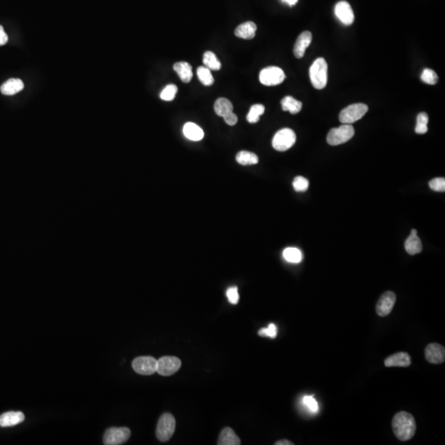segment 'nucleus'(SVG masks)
I'll use <instances>...</instances> for the list:
<instances>
[{"instance_id": "obj_1", "label": "nucleus", "mask_w": 445, "mask_h": 445, "mask_svg": "<svg viewBox=\"0 0 445 445\" xmlns=\"http://www.w3.org/2000/svg\"><path fill=\"white\" fill-rule=\"evenodd\" d=\"M393 433L401 441H407L415 436L417 431V424L414 417L407 412H398L393 417Z\"/></svg>"}, {"instance_id": "obj_2", "label": "nucleus", "mask_w": 445, "mask_h": 445, "mask_svg": "<svg viewBox=\"0 0 445 445\" xmlns=\"http://www.w3.org/2000/svg\"><path fill=\"white\" fill-rule=\"evenodd\" d=\"M310 79L316 89H323L327 83V63L323 58H318L309 69Z\"/></svg>"}, {"instance_id": "obj_3", "label": "nucleus", "mask_w": 445, "mask_h": 445, "mask_svg": "<svg viewBox=\"0 0 445 445\" xmlns=\"http://www.w3.org/2000/svg\"><path fill=\"white\" fill-rule=\"evenodd\" d=\"M354 135L355 130L351 125L343 124L338 128L331 129L327 135L326 141L330 146H340L350 141Z\"/></svg>"}, {"instance_id": "obj_4", "label": "nucleus", "mask_w": 445, "mask_h": 445, "mask_svg": "<svg viewBox=\"0 0 445 445\" xmlns=\"http://www.w3.org/2000/svg\"><path fill=\"white\" fill-rule=\"evenodd\" d=\"M176 421L172 415L165 413L160 417L156 429V436L161 442H167L173 436Z\"/></svg>"}, {"instance_id": "obj_5", "label": "nucleus", "mask_w": 445, "mask_h": 445, "mask_svg": "<svg viewBox=\"0 0 445 445\" xmlns=\"http://www.w3.org/2000/svg\"><path fill=\"white\" fill-rule=\"evenodd\" d=\"M368 110L369 107L364 103H355L348 106L340 112L339 120L342 124H352L361 119Z\"/></svg>"}, {"instance_id": "obj_6", "label": "nucleus", "mask_w": 445, "mask_h": 445, "mask_svg": "<svg viewBox=\"0 0 445 445\" xmlns=\"http://www.w3.org/2000/svg\"><path fill=\"white\" fill-rule=\"evenodd\" d=\"M296 135L293 130L289 128L282 129L275 135L272 140V146L275 149L284 152L290 149L296 144Z\"/></svg>"}, {"instance_id": "obj_7", "label": "nucleus", "mask_w": 445, "mask_h": 445, "mask_svg": "<svg viewBox=\"0 0 445 445\" xmlns=\"http://www.w3.org/2000/svg\"><path fill=\"white\" fill-rule=\"evenodd\" d=\"M259 79L263 85H279L286 79V74L279 67H267L260 73Z\"/></svg>"}, {"instance_id": "obj_8", "label": "nucleus", "mask_w": 445, "mask_h": 445, "mask_svg": "<svg viewBox=\"0 0 445 445\" xmlns=\"http://www.w3.org/2000/svg\"><path fill=\"white\" fill-rule=\"evenodd\" d=\"M131 431L127 427L110 428L106 431L103 442L106 445H120L125 444L131 437Z\"/></svg>"}, {"instance_id": "obj_9", "label": "nucleus", "mask_w": 445, "mask_h": 445, "mask_svg": "<svg viewBox=\"0 0 445 445\" xmlns=\"http://www.w3.org/2000/svg\"><path fill=\"white\" fill-rule=\"evenodd\" d=\"M132 367L137 374L151 375L157 372V360L151 356H141L134 360Z\"/></svg>"}, {"instance_id": "obj_10", "label": "nucleus", "mask_w": 445, "mask_h": 445, "mask_svg": "<svg viewBox=\"0 0 445 445\" xmlns=\"http://www.w3.org/2000/svg\"><path fill=\"white\" fill-rule=\"evenodd\" d=\"M181 360L175 356H163L157 360V372L162 376H171L178 371Z\"/></svg>"}, {"instance_id": "obj_11", "label": "nucleus", "mask_w": 445, "mask_h": 445, "mask_svg": "<svg viewBox=\"0 0 445 445\" xmlns=\"http://www.w3.org/2000/svg\"><path fill=\"white\" fill-rule=\"evenodd\" d=\"M396 300H397V297L393 292L388 291V292L383 294L376 305V312L378 315L380 317L388 316L392 312V310L395 305Z\"/></svg>"}, {"instance_id": "obj_12", "label": "nucleus", "mask_w": 445, "mask_h": 445, "mask_svg": "<svg viewBox=\"0 0 445 445\" xmlns=\"http://www.w3.org/2000/svg\"><path fill=\"white\" fill-rule=\"evenodd\" d=\"M425 355L426 360L431 364H442L445 360V346L438 343H431L426 346Z\"/></svg>"}, {"instance_id": "obj_13", "label": "nucleus", "mask_w": 445, "mask_h": 445, "mask_svg": "<svg viewBox=\"0 0 445 445\" xmlns=\"http://www.w3.org/2000/svg\"><path fill=\"white\" fill-rule=\"evenodd\" d=\"M335 13L339 20L346 26H350L354 22L355 15L352 7L346 1H340L335 7Z\"/></svg>"}, {"instance_id": "obj_14", "label": "nucleus", "mask_w": 445, "mask_h": 445, "mask_svg": "<svg viewBox=\"0 0 445 445\" xmlns=\"http://www.w3.org/2000/svg\"><path fill=\"white\" fill-rule=\"evenodd\" d=\"M312 33L308 31H305L300 34L296 41L294 47V54L297 59L303 57L305 51L312 42Z\"/></svg>"}, {"instance_id": "obj_15", "label": "nucleus", "mask_w": 445, "mask_h": 445, "mask_svg": "<svg viewBox=\"0 0 445 445\" xmlns=\"http://www.w3.org/2000/svg\"><path fill=\"white\" fill-rule=\"evenodd\" d=\"M422 241L417 236V231L416 229H412L409 237L405 242V249L407 253L410 255L419 254L422 252Z\"/></svg>"}, {"instance_id": "obj_16", "label": "nucleus", "mask_w": 445, "mask_h": 445, "mask_svg": "<svg viewBox=\"0 0 445 445\" xmlns=\"http://www.w3.org/2000/svg\"><path fill=\"white\" fill-rule=\"evenodd\" d=\"M412 364L411 356L406 352H398L386 359V367H409Z\"/></svg>"}, {"instance_id": "obj_17", "label": "nucleus", "mask_w": 445, "mask_h": 445, "mask_svg": "<svg viewBox=\"0 0 445 445\" xmlns=\"http://www.w3.org/2000/svg\"><path fill=\"white\" fill-rule=\"evenodd\" d=\"M25 420V416L21 412H5L0 416V426L11 427L20 424Z\"/></svg>"}, {"instance_id": "obj_18", "label": "nucleus", "mask_w": 445, "mask_h": 445, "mask_svg": "<svg viewBox=\"0 0 445 445\" xmlns=\"http://www.w3.org/2000/svg\"><path fill=\"white\" fill-rule=\"evenodd\" d=\"M256 31H257V25L253 21H246L235 29L234 33L236 36H238L239 38L251 40L254 38Z\"/></svg>"}, {"instance_id": "obj_19", "label": "nucleus", "mask_w": 445, "mask_h": 445, "mask_svg": "<svg viewBox=\"0 0 445 445\" xmlns=\"http://www.w3.org/2000/svg\"><path fill=\"white\" fill-rule=\"evenodd\" d=\"M24 88L23 82L19 79H10L0 87V91L3 95L12 96L19 93Z\"/></svg>"}, {"instance_id": "obj_20", "label": "nucleus", "mask_w": 445, "mask_h": 445, "mask_svg": "<svg viewBox=\"0 0 445 445\" xmlns=\"http://www.w3.org/2000/svg\"><path fill=\"white\" fill-rule=\"evenodd\" d=\"M183 134L186 138L192 141H201L205 136L202 129L192 122H187L185 124L183 127Z\"/></svg>"}, {"instance_id": "obj_21", "label": "nucleus", "mask_w": 445, "mask_h": 445, "mask_svg": "<svg viewBox=\"0 0 445 445\" xmlns=\"http://www.w3.org/2000/svg\"><path fill=\"white\" fill-rule=\"evenodd\" d=\"M217 445H241L240 439L238 438L235 432L231 428H225L221 431L219 441Z\"/></svg>"}, {"instance_id": "obj_22", "label": "nucleus", "mask_w": 445, "mask_h": 445, "mask_svg": "<svg viewBox=\"0 0 445 445\" xmlns=\"http://www.w3.org/2000/svg\"><path fill=\"white\" fill-rule=\"evenodd\" d=\"M173 69L183 83H190L193 77L192 67L187 62H177L173 65Z\"/></svg>"}, {"instance_id": "obj_23", "label": "nucleus", "mask_w": 445, "mask_h": 445, "mask_svg": "<svg viewBox=\"0 0 445 445\" xmlns=\"http://www.w3.org/2000/svg\"><path fill=\"white\" fill-rule=\"evenodd\" d=\"M281 107L285 112H291V114L296 115L301 111L302 104L293 97L286 96L281 100Z\"/></svg>"}, {"instance_id": "obj_24", "label": "nucleus", "mask_w": 445, "mask_h": 445, "mask_svg": "<svg viewBox=\"0 0 445 445\" xmlns=\"http://www.w3.org/2000/svg\"><path fill=\"white\" fill-rule=\"evenodd\" d=\"M214 112L219 117H224L230 112H233V106L227 98H220L214 103Z\"/></svg>"}, {"instance_id": "obj_25", "label": "nucleus", "mask_w": 445, "mask_h": 445, "mask_svg": "<svg viewBox=\"0 0 445 445\" xmlns=\"http://www.w3.org/2000/svg\"><path fill=\"white\" fill-rule=\"evenodd\" d=\"M236 160L239 164L243 166L257 164L259 162V158L257 154L248 151H241L236 156Z\"/></svg>"}, {"instance_id": "obj_26", "label": "nucleus", "mask_w": 445, "mask_h": 445, "mask_svg": "<svg viewBox=\"0 0 445 445\" xmlns=\"http://www.w3.org/2000/svg\"><path fill=\"white\" fill-rule=\"evenodd\" d=\"M203 63L206 68L212 70H219L221 68V63L212 51H206L204 54Z\"/></svg>"}, {"instance_id": "obj_27", "label": "nucleus", "mask_w": 445, "mask_h": 445, "mask_svg": "<svg viewBox=\"0 0 445 445\" xmlns=\"http://www.w3.org/2000/svg\"><path fill=\"white\" fill-rule=\"evenodd\" d=\"M283 257L286 261L291 263H299L302 259V254L296 248H287L284 250Z\"/></svg>"}, {"instance_id": "obj_28", "label": "nucleus", "mask_w": 445, "mask_h": 445, "mask_svg": "<svg viewBox=\"0 0 445 445\" xmlns=\"http://www.w3.org/2000/svg\"><path fill=\"white\" fill-rule=\"evenodd\" d=\"M198 79L200 83L205 86H211L214 84V78L210 72V69L206 67H199L197 69Z\"/></svg>"}, {"instance_id": "obj_29", "label": "nucleus", "mask_w": 445, "mask_h": 445, "mask_svg": "<svg viewBox=\"0 0 445 445\" xmlns=\"http://www.w3.org/2000/svg\"><path fill=\"white\" fill-rule=\"evenodd\" d=\"M264 112V106L262 104H255L251 107L250 112L247 116V120L249 123H257L259 122L260 117Z\"/></svg>"}, {"instance_id": "obj_30", "label": "nucleus", "mask_w": 445, "mask_h": 445, "mask_svg": "<svg viewBox=\"0 0 445 445\" xmlns=\"http://www.w3.org/2000/svg\"><path fill=\"white\" fill-rule=\"evenodd\" d=\"M417 127L415 129L416 133L419 134V135L426 134L428 131V127H427L429 122L428 115L426 114V112L420 113L417 116Z\"/></svg>"}, {"instance_id": "obj_31", "label": "nucleus", "mask_w": 445, "mask_h": 445, "mask_svg": "<svg viewBox=\"0 0 445 445\" xmlns=\"http://www.w3.org/2000/svg\"><path fill=\"white\" fill-rule=\"evenodd\" d=\"M177 93V87L174 84L166 86L164 89L160 93V98L163 101L171 102L173 100Z\"/></svg>"}, {"instance_id": "obj_32", "label": "nucleus", "mask_w": 445, "mask_h": 445, "mask_svg": "<svg viewBox=\"0 0 445 445\" xmlns=\"http://www.w3.org/2000/svg\"><path fill=\"white\" fill-rule=\"evenodd\" d=\"M422 81L430 85H435L438 82V75L431 69H424L421 76Z\"/></svg>"}, {"instance_id": "obj_33", "label": "nucleus", "mask_w": 445, "mask_h": 445, "mask_svg": "<svg viewBox=\"0 0 445 445\" xmlns=\"http://www.w3.org/2000/svg\"><path fill=\"white\" fill-rule=\"evenodd\" d=\"M308 186H309V182L303 176H296L295 180H294V188L297 192H303V191H307Z\"/></svg>"}, {"instance_id": "obj_34", "label": "nucleus", "mask_w": 445, "mask_h": 445, "mask_svg": "<svg viewBox=\"0 0 445 445\" xmlns=\"http://www.w3.org/2000/svg\"><path fill=\"white\" fill-rule=\"evenodd\" d=\"M429 186L433 191L439 192L445 191V179L444 177H437L429 182Z\"/></svg>"}, {"instance_id": "obj_35", "label": "nucleus", "mask_w": 445, "mask_h": 445, "mask_svg": "<svg viewBox=\"0 0 445 445\" xmlns=\"http://www.w3.org/2000/svg\"><path fill=\"white\" fill-rule=\"evenodd\" d=\"M258 334L261 336H267V337H271V338H276V335H277V327H276L275 324L271 323L267 328L261 329Z\"/></svg>"}, {"instance_id": "obj_36", "label": "nucleus", "mask_w": 445, "mask_h": 445, "mask_svg": "<svg viewBox=\"0 0 445 445\" xmlns=\"http://www.w3.org/2000/svg\"><path fill=\"white\" fill-rule=\"evenodd\" d=\"M302 402L311 412H317L318 411V404H317V401L315 400L314 398L311 396H305L302 399Z\"/></svg>"}, {"instance_id": "obj_37", "label": "nucleus", "mask_w": 445, "mask_h": 445, "mask_svg": "<svg viewBox=\"0 0 445 445\" xmlns=\"http://www.w3.org/2000/svg\"><path fill=\"white\" fill-rule=\"evenodd\" d=\"M227 297L229 298V302L232 304H237L239 300V295H238V288L237 287H231L227 291Z\"/></svg>"}, {"instance_id": "obj_38", "label": "nucleus", "mask_w": 445, "mask_h": 445, "mask_svg": "<svg viewBox=\"0 0 445 445\" xmlns=\"http://www.w3.org/2000/svg\"><path fill=\"white\" fill-rule=\"evenodd\" d=\"M224 119L229 126H234L238 122V117H237V115L233 113V112L226 115L225 117H224Z\"/></svg>"}, {"instance_id": "obj_39", "label": "nucleus", "mask_w": 445, "mask_h": 445, "mask_svg": "<svg viewBox=\"0 0 445 445\" xmlns=\"http://www.w3.org/2000/svg\"><path fill=\"white\" fill-rule=\"evenodd\" d=\"M7 40H8V37H7V33L5 32L3 27L0 25V46L5 45L7 42Z\"/></svg>"}, {"instance_id": "obj_40", "label": "nucleus", "mask_w": 445, "mask_h": 445, "mask_svg": "<svg viewBox=\"0 0 445 445\" xmlns=\"http://www.w3.org/2000/svg\"><path fill=\"white\" fill-rule=\"evenodd\" d=\"M276 445H293L294 443L291 442V441H287V440H283V441H279L275 444Z\"/></svg>"}, {"instance_id": "obj_41", "label": "nucleus", "mask_w": 445, "mask_h": 445, "mask_svg": "<svg viewBox=\"0 0 445 445\" xmlns=\"http://www.w3.org/2000/svg\"><path fill=\"white\" fill-rule=\"evenodd\" d=\"M282 1L286 2V3L290 5V6H294V5H296L297 2V0H282Z\"/></svg>"}]
</instances>
